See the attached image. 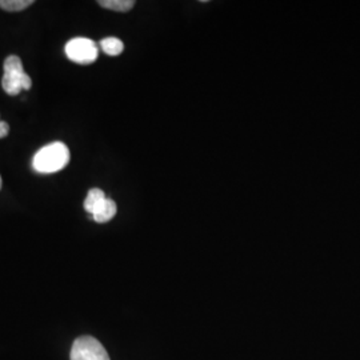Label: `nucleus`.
<instances>
[{
	"label": "nucleus",
	"mask_w": 360,
	"mask_h": 360,
	"mask_svg": "<svg viewBox=\"0 0 360 360\" xmlns=\"http://www.w3.org/2000/svg\"><path fill=\"white\" fill-rule=\"evenodd\" d=\"M70 151L65 143L53 142L40 148L32 159V167L39 174H53L68 165Z\"/></svg>",
	"instance_id": "nucleus-1"
},
{
	"label": "nucleus",
	"mask_w": 360,
	"mask_h": 360,
	"mask_svg": "<svg viewBox=\"0 0 360 360\" xmlns=\"http://www.w3.org/2000/svg\"><path fill=\"white\" fill-rule=\"evenodd\" d=\"M1 87L6 94L16 96L22 90H30L32 80L27 75L23 68L22 59L16 55H10L4 60V75L1 79Z\"/></svg>",
	"instance_id": "nucleus-2"
},
{
	"label": "nucleus",
	"mask_w": 360,
	"mask_h": 360,
	"mask_svg": "<svg viewBox=\"0 0 360 360\" xmlns=\"http://www.w3.org/2000/svg\"><path fill=\"white\" fill-rule=\"evenodd\" d=\"M71 360H110V356L99 340L92 336H80L74 342Z\"/></svg>",
	"instance_id": "nucleus-3"
},
{
	"label": "nucleus",
	"mask_w": 360,
	"mask_h": 360,
	"mask_svg": "<svg viewBox=\"0 0 360 360\" xmlns=\"http://www.w3.org/2000/svg\"><path fill=\"white\" fill-rule=\"evenodd\" d=\"M65 55L77 65H91L98 59V46L87 38L71 39L65 44Z\"/></svg>",
	"instance_id": "nucleus-4"
},
{
	"label": "nucleus",
	"mask_w": 360,
	"mask_h": 360,
	"mask_svg": "<svg viewBox=\"0 0 360 360\" xmlns=\"http://www.w3.org/2000/svg\"><path fill=\"white\" fill-rule=\"evenodd\" d=\"M105 195H104L102 190L99 188H92L87 193V198L84 200V210L87 212H90L91 215H94L101 207L103 206L104 202H105Z\"/></svg>",
	"instance_id": "nucleus-5"
},
{
	"label": "nucleus",
	"mask_w": 360,
	"mask_h": 360,
	"mask_svg": "<svg viewBox=\"0 0 360 360\" xmlns=\"http://www.w3.org/2000/svg\"><path fill=\"white\" fill-rule=\"evenodd\" d=\"M116 212H117V207H116L115 202H114L112 199L107 198L105 202L103 203V206L101 207V208L92 215V219H94L96 223H107V221H110L111 219L115 217Z\"/></svg>",
	"instance_id": "nucleus-6"
},
{
	"label": "nucleus",
	"mask_w": 360,
	"mask_h": 360,
	"mask_svg": "<svg viewBox=\"0 0 360 360\" xmlns=\"http://www.w3.org/2000/svg\"><path fill=\"white\" fill-rule=\"evenodd\" d=\"M99 6L116 13H127L135 6L134 0H99Z\"/></svg>",
	"instance_id": "nucleus-7"
},
{
	"label": "nucleus",
	"mask_w": 360,
	"mask_h": 360,
	"mask_svg": "<svg viewBox=\"0 0 360 360\" xmlns=\"http://www.w3.org/2000/svg\"><path fill=\"white\" fill-rule=\"evenodd\" d=\"M101 47L107 55L117 56L123 52V41L117 38H105L101 41Z\"/></svg>",
	"instance_id": "nucleus-8"
},
{
	"label": "nucleus",
	"mask_w": 360,
	"mask_h": 360,
	"mask_svg": "<svg viewBox=\"0 0 360 360\" xmlns=\"http://www.w3.org/2000/svg\"><path fill=\"white\" fill-rule=\"evenodd\" d=\"M34 4V0H0V8L8 13H19Z\"/></svg>",
	"instance_id": "nucleus-9"
},
{
	"label": "nucleus",
	"mask_w": 360,
	"mask_h": 360,
	"mask_svg": "<svg viewBox=\"0 0 360 360\" xmlns=\"http://www.w3.org/2000/svg\"><path fill=\"white\" fill-rule=\"evenodd\" d=\"M10 132V126L6 122H0V139L6 138Z\"/></svg>",
	"instance_id": "nucleus-10"
},
{
	"label": "nucleus",
	"mask_w": 360,
	"mask_h": 360,
	"mask_svg": "<svg viewBox=\"0 0 360 360\" xmlns=\"http://www.w3.org/2000/svg\"><path fill=\"white\" fill-rule=\"evenodd\" d=\"M0 190H1V176H0Z\"/></svg>",
	"instance_id": "nucleus-11"
},
{
	"label": "nucleus",
	"mask_w": 360,
	"mask_h": 360,
	"mask_svg": "<svg viewBox=\"0 0 360 360\" xmlns=\"http://www.w3.org/2000/svg\"><path fill=\"white\" fill-rule=\"evenodd\" d=\"M0 122H1V120H0Z\"/></svg>",
	"instance_id": "nucleus-12"
}]
</instances>
